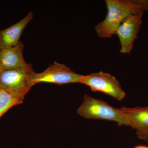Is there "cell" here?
Here are the masks:
<instances>
[{"instance_id":"5b68a950","label":"cell","mask_w":148,"mask_h":148,"mask_svg":"<svg viewBox=\"0 0 148 148\" xmlns=\"http://www.w3.org/2000/svg\"><path fill=\"white\" fill-rule=\"evenodd\" d=\"M143 15L138 14L129 15L117 29L115 34L119 38L121 53L130 54L132 51L141 28Z\"/></svg>"},{"instance_id":"52a82bcc","label":"cell","mask_w":148,"mask_h":148,"mask_svg":"<svg viewBox=\"0 0 148 148\" xmlns=\"http://www.w3.org/2000/svg\"><path fill=\"white\" fill-rule=\"evenodd\" d=\"M24 46L21 41L17 45L0 50V72L6 70L32 68L23 56Z\"/></svg>"},{"instance_id":"8fae6325","label":"cell","mask_w":148,"mask_h":148,"mask_svg":"<svg viewBox=\"0 0 148 148\" xmlns=\"http://www.w3.org/2000/svg\"><path fill=\"white\" fill-rule=\"evenodd\" d=\"M136 134L140 139L148 142V129L136 131Z\"/></svg>"},{"instance_id":"9c48e42d","label":"cell","mask_w":148,"mask_h":148,"mask_svg":"<svg viewBox=\"0 0 148 148\" xmlns=\"http://www.w3.org/2000/svg\"><path fill=\"white\" fill-rule=\"evenodd\" d=\"M119 109L126 119L127 126L136 131L148 129V106Z\"/></svg>"},{"instance_id":"30bf717a","label":"cell","mask_w":148,"mask_h":148,"mask_svg":"<svg viewBox=\"0 0 148 148\" xmlns=\"http://www.w3.org/2000/svg\"><path fill=\"white\" fill-rule=\"evenodd\" d=\"M25 95L0 88V118L11 108L23 103Z\"/></svg>"},{"instance_id":"8992f818","label":"cell","mask_w":148,"mask_h":148,"mask_svg":"<svg viewBox=\"0 0 148 148\" xmlns=\"http://www.w3.org/2000/svg\"><path fill=\"white\" fill-rule=\"evenodd\" d=\"M33 68L6 70L0 72V88L26 94L32 87L29 84Z\"/></svg>"},{"instance_id":"7a4b0ae2","label":"cell","mask_w":148,"mask_h":148,"mask_svg":"<svg viewBox=\"0 0 148 148\" xmlns=\"http://www.w3.org/2000/svg\"><path fill=\"white\" fill-rule=\"evenodd\" d=\"M77 113L87 119L103 120L115 122L119 126H127L126 119L119 109L110 106L106 101L85 94Z\"/></svg>"},{"instance_id":"6da1fadb","label":"cell","mask_w":148,"mask_h":148,"mask_svg":"<svg viewBox=\"0 0 148 148\" xmlns=\"http://www.w3.org/2000/svg\"><path fill=\"white\" fill-rule=\"evenodd\" d=\"M107 15L104 20L95 27L98 36L110 38L115 34L118 27L127 16L143 14L144 11L135 0H106Z\"/></svg>"},{"instance_id":"4fadbf2b","label":"cell","mask_w":148,"mask_h":148,"mask_svg":"<svg viewBox=\"0 0 148 148\" xmlns=\"http://www.w3.org/2000/svg\"><path fill=\"white\" fill-rule=\"evenodd\" d=\"M134 148H148V147L145 146L139 145L136 146Z\"/></svg>"},{"instance_id":"7c38bea8","label":"cell","mask_w":148,"mask_h":148,"mask_svg":"<svg viewBox=\"0 0 148 148\" xmlns=\"http://www.w3.org/2000/svg\"><path fill=\"white\" fill-rule=\"evenodd\" d=\"M135 2L144 11L148 10V0H135Z\"/></svg>"},{"instance_id":"ba28073f","label":"cell","mask_w":148,"mask_h":148,"mask_svg":"<svg viewBox=\"0 0 148 148\" xmlns=\"http://www.w3.org/2000/svg\"><path fill=\"white\" fill-rule=\"evenodd\" d=\"M33 17L34 14L29 12L27 16L17 23L0 30V50L17 45L24 29Z\"/></svg>"},{"instance_id":"3957f363","label":"cell","mask_w":148,"mask_h":148,"mask_svg":"<svg viewBox=\"0 0 148 148\" xmlns=\"http://www.w3.org/2000/svg\"><path fill=\"white\" fill-rule=\"evenodd\" d=\"M83 75L76 73L70 68L54 62L44 71L40 73L32 72L29 75V84L32 87L41 82L50 83L62 85L71 83H81Z\"/></svg>"},{"instance_id":"277c9868","label":"cell","mask_w":148,"mask_h":148,"mask_svg":"<svg viewBox=\"0 0 148 148\" xmlns=\"http://www.w3.org/2000/svg\"><path fill=\"white\" fill-rule=\"evenodd\" d=\"M81 84L87 86L92 91L103 92L117 101H122L126 95L115 77L103 71L83 75Z\"/></svg>"}]
</instances>
